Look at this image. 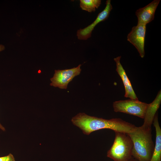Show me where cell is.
Returning <instances> with one entry per match:
<instances>
[{
    "label": "cell",
    "instance_id": "cell-1",
    "mask_svg": "<svg viewBox=\"0 0 161 161\" xmlns=\"http://www.w3.org/2000/svg\"><path fill=\"white\" fill-rule=\"evenodd\" d=\"M71 121L79 127L84 134L89 135L99 130L108 129L114 131L128 133L133 131L136 126L120 118L109 120L90 116L83 113H80L73 117Z\"/></svg>",
    "mask_w": 161,
    "mask_h": 161
},
{
    "label": "cell",
    "instance_id": "cell-2",
    "mask_svg": "<svg viewBox=\"0 0 161 161\" xmlns=\"http://www.w3.org/2000/svg\"><path fill=\"white\" fill-rule=\"evenodd\" d=\"M127 134L133 143L132 157L138 161H150L154 147L151 128L142 125L136 126L133 131Z\"/></svg>",
    "mask_w": 161,
    "mask_h": 161
},
{
    "label": "cell",
    "instance_id": "cell-3",
    "mask_svg": "<svg viewBox=\"0 0 161 161\" xmlns=\"http://www.w3.org/2000/svg\"><path fill=\"white\" fill-rule=\"evenodd\" d=\"M113 143L108 151L107 157L114 161H128L132 157L133 142L127 133L114 131Z\"/></svg>",
    "mask_w": 161,
    "mask_h": 161
},
{
    "label": "cell",
    "instance_id": "cell-4",
    "mask_svg": "<svg viewBox=\"0 0 161 161\" xmlns=\"http://www.w3.org/2000/svg\"><path fill=\"white\" fill-rule=\"evenodd\" d=\"M148 105L138 99H130L115 101L113 106L115 112H123L144 119Z\"/></svg>",
    "mask_w": 161,
    "mask_h": 161
},
{
    "label": "cell",
    "instance_id": "cell-5",
    "mask_svg": "<svg viewBox=\"0 0 161 161\" xmlns=\"http://www.w3.org/2000/svg\"><path fill=\"white\" fill-rule=\"evenodd\" d=\"M80 64L76 67L64 70H55L53 77L50 79L51 86L66 89L69 83L75 76L79 75L81 71Z\"/></svg>",
    "mask_w": 161,
    "mask_h": 161
},
{
    "label": "cell",
    "instance_id": "cell-6",
    "mask_svg": "<svg viewBox=\"0 0 161 161\" xmlns=\"http://www.w3.org/2000/svg\"><path fill=\"white\" fill-rule=\"evenodd\" d=\"M146 31V25L137 24L132 28L127 36V41L135 47L142 58H143L145 55Z\"/></svg>",
    "mask_w": 161,
    "mask_h": 161
},
{
    "label": "cell",
    "instance_id": "cell-7",
    "mask_svg": "<svg viewBox=\"0 0 161 161\" xmlns=\"http://www.w3.org/2000/svg\"><path fill=\"white\" fill-rule=\"evenodd\" d=\"M111 2L110 0H107L105 8L99 13L95 20L87 27L77 30V35L79 40H86L90 38L92 32L96 25L100 22L104 21L108 18L112 9Z\"/></svg>",
    "mask_w": 161,
    "mask_h": 161
},
{
    "label": "cell",
    "instance_id": "cell-8",
    "mask_svg": "<svg viewBox=\"0 0 161 161\" xmlns=\"http://www.w3.org/2000/svg\"><path fill=\"white\" fill-rule=\"evenodd\" d=\"M160 1V0H154L136 10L135 14L137 18V24L146 25L154 20L156 10Z\"/></svg>",
    "mask_w": 161,
    "mask_h": 161
},
{
    "label": "cell",
    "instance_id": "cell-9",
    "mask_svg": "<svg viewBox=\"0 0 161 161\" xmlns=\"http://www.w3.org/2000/svg\"><path fill=\"white\" fill-rule=\"evenodd\" d=\"M121 56L114 58L116 63V71L121 78L123 82L125 91L124 97L131 99H138L133 89L131 83L128 77L126 72L120 62Z\"/></svg>",
    "mask_w": 161,
    "mask_h": 161
},
{
    "label": "cell",
    "instance_id": "cell-10",
    "mask_svg": "<svg viewBox=\"0 0 161 161\" xmlns=\"http://www.w3.org/2000/svg\"><path fill=\"white\" fill-rule=\"evenodd\" d=\"M161 90L158 92L155 100L148 104L142 126L146 128H151V125L156 112L159 109L161 101Z\"/></svg>",
    "mask_w": 161,
    "mask_h": 161
},
{
    "label": "cell",
    "instance_id": "cell-11",
    "mask_svg": "<svg viewBox=\"0 0 161 161\" xmlns=\"http://www.w3.org/2000/svg\"><path fill=\"white\" fill-rule=\"evenodd\" d=\"M153 123L156 131L155 145L150 161L161 160V129L158 120V114L156 113Z\"/></svg>",
    "mask_w": 161,
    "mask_h": 161
},
{
    "label": "cell",
    "instance_id": "cell-12",
    "mask_svg": "<svg viewBox=\"0 0 161 161\" xmlns=\"http://www.w3.org/2000/svg\"><path fill=\"white\" fill-rule=\"evenodd\" d=\"M80 1L81 9L90 13L95 11L101 4V0H80Z\"/></svg>",
    "mask_w": 161,
    "mask_h": 161
},
{
    "label": "cell",
    "instance_id": "cell-13",
    "mask_svg": "<svg viewBox=\"0 0 161 161\" xmlns=\"http://www.w3.org/2000/svg\"><path fill=\"white\" fill-rule=\"evenodd\" d=\"M0 161H16L15 158L12 154H9L8 155L2 157H0Z\"/></svg>",
    "mask_w": 161,
    "mask_h": 161
},
{
    "label": "cell",
    "instance_id": "cell-14",
    "mask_svg": "<svg viewBox=\"0 0 161 161\" xmlns=\"http://www.w3.org/2000/svg\"><path fill=\"white\" fill-rule=\"evenodd\" d=\"M4 46L2 44H0V52L3 51V50H4Z\"/></svg>",
    "mask_w": 161,
    "mask_h": 161
},
{
    "label": "cell",
    "instance_id": "cell-15",
    "mask_svg": "<svg viewBox=\"0 0 161 161\" xmlns=\"http://www.w3.org/2000/svg\"><path fill=\"white\" fill-rule=\"evenodd\" d=\"M0 129L3 131H4L5 130L4 127L0 123Z\"/></svg>",
    "mask_w": 161,
    "mask_h": 161
},
{
    "label": "cell",
    "instance_id": "cell-16",
    "mask_svg": "<svg viewBox=\"0 0 161 161\" xmlns=\"http://www.w3.org/2000/svg\"><path fill=\"white\" fill-rule=\"evenodd\" d=\"M128 161H138L137 160L132 157Z\"/></svg>",
    "mask_w": 161,
    "mask_h": 161
}]
</instances>
